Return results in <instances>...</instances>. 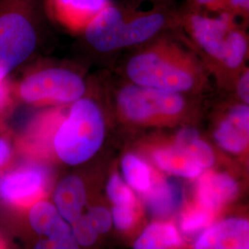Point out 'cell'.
Wrapping results in <instances>:
<instances>
[{"label": "cell", "instance_id": "obj_6", "mask_svg": "<svg viewBox=\"0 0 249 249\" xmlns=\"http://www.w3.org/2000/svg\"><path fill=\"white\" fill-rule=\"evenodd\" d=\"M126 17L117 6L108 5L84 28L85 40L102 53L122 48V36Z\"/></svg>", "mask_w": 249, "mask_h": 249}, {"label": "cell", "instance_id": "obj_3", "mask_svg": "<svg viewBox=\"0 0 249 249\" xmlns=\"http://www.w3.org/2000/svg\"><path fill=\"white\" fill-rule=\"evenodd\" d=\"M106 138L104 114L92 99L82 98L71 104L68 116L53 137V150L58 159L71 166L92 158Z\"/></svg>", "mask_w": 249, "mask_h": 249}, {"label": "cell", "instance_id": "obj_22", "mask_svg": "<svg viewBox=\"0 0 249 249\" xmlns=\"http://www.w3.org/2000/svg\"><path fill=\"white\" fill-rule=\"evenodd\" d=\"M107 195L115 206L136 207V198L132 190L118 174H113L107 183Z\"/></svg>", "mask_w": 249, "mask_h": 249}, {"label": "cell", "instance_id": "obj_10", "mask_svg": "<svg viewBox=\"0 0 249 249\" xmlns=\"http://www.w3.org/2000/svg\"><path fill=\"white\" fill-rule=\"evenodd\" d=\"M214 139L224 151L239 154L246 151L249 142V107L239 104L231 107L218 124Z\"/></svg>", "mask_w": 249, "mask_h": 249}, {"label": "cell", "instance_id": "obj_27", "mask_svg": "<svg viewBox=\"0 0 249 249\" xmlns=\"http://www.w3.org/2000/svg\"><path fill=\"white\" fill-rule=\"evenodd\" d=\"M112 221L118 230H127L135 221V207L115 206L112 210Z\"/></svg>", "mask_w": 249, "mask_h": 249}, {"label": "cell", "instance_id": "obj_13", "mask_svg": "<svg viewBox=\"0 0 249 249\" xmlns=\"http://www.w3.org/2000/svg\"><path fill=\"white\" fill-rule=\"evenodd\" d=\"M53 202L63 219L71 225L83 213L87 203V191L83 180L78 176H68L53 191Z\"/></svg>", "mask_w": 249, "mask_h": 249}, {"label": "cell", "instance_id": "obj_19", "mask_svg": "<svg viewBox=\"0 0 249 249\" xmlns=\"http://www.w3.org/2000/svg\"><path fill=\"white\" fill-rule=\"evenodd\" d=\"M174 143L187 150L203 171L213 165L215 162L213 151L212 147L200 138L196 129L192 127L181 129Z\"/></svg>", "mask_w": 249, "mask_h": 249}, {"label": "cell", "instance_id": "obj_18", "mask_svg": "<svg viewBox=\"0 0 249 249\" xmlns=\"http://www.w3.org/2000/svg\"><path fill=\"white\" fill-rule=\"evenodd\" d=\"M180 245L181 238L174 224L152 223L136 240L133 249H170Z\"/></svg>", "mask_w": 249, "mask_h": 249}, {"label": "cell", "instance_id": "obj_7", "mask_svg": "<svg viewBox=\"0 0 249 249\" xmlns=\"http://www.w3.org/2000/svg\"><path fill=\"white\" fill-rule=\"evenodd\" d=\"M231 13L223 12L216 18L194 13L187 18V25L195 42L205 53L222 61L228 33L232 29Z\"/></svg>", "mask_w": 249, "mask_h": 249}, {"label": "cell", "instance_id": "obj_26", "mask_svg": "<svg viewBox=\"0 0 249 249\" xmlns=\"http://www.w3.org/2000/svg\"><path fill=\"white\" fill-rule=\"evenodd\" d=\"M33 249H80V246L71 232L58 236L42 238L36 243Z\"/></svg>", "mask_w": 249, "mask_h": 249}, {"label": "cell", "instance_id": "obj_1", "mask_svg": "<svg viewBox=\"0 0 249 249\" xmlns=\"http://www.w3.org/2000/svg\"><path fill=\"white\" fill-rule=\"evenodd\" d=\"M125 72L133 84L181 94L199 89L205 80L203 69L196 57L167 41L134 54Z\"/></svg>", "mask_w": 249, "mask_h": 249}, {"label": "cell", "instance_id": "obj_30", "mask_svg": "<svg viewBox=\"0 0 249 249\" xmlns=\"http://www.w3.org/2000/svg\"><path fill=\"white\" fill-rule=\"evenodd\" d=\"M193 3L198 7H206L210 9H226V0H193Z\"/></svg>", "mask_w": 249, "mask_h": 249}, {"label": "cell", "instance_id": "obj_17", "mask_svg": "<svg viewBox=\"0 0 249 249\" xmlns=\"http://www.w3.org/2000/svg\"><path fill=\"white\" fill-rule=\"evenodd\" d=\"M28 222L36 234L53 237L71 233V227L67 223L54 205L41 200L33 205L28 213Z\"/></svg>", "mask_w": 249, "mask_h": 249}, {"label": "cell", "instance_id": "obj_23", "mask_svg": "<svg viewBox=\"0 0 249 249\" xmlns=\"http://www.w3.org/2000/svg\"><path fill=\"white\" fill-rule=\"evenodd\" d=\"M213 212L206 210L199 205L187 212L181 218L180 228L187 234H192L204 229L212 222Z\"/></svg>", "mask_w": 249, "mask_h": 249}, {"label": "cell", "instance_id": "obj_5", "mask_svg": "<svg viewBox=\"0 0 249 249\" xmlns=\"http://www.w3.org/2000/svg\"><path fill=\"white\" fill-rule=\"evenodd\" d=\"M86 92V83L75 71L49 68L25 77L18 86V95L27 104H73Z\"/></svg>", "mask_w": 249, "mask_h": 249}, {"label": "cell", "instance_id": "obj_28", "mask_svg": "<svg viewBox=\"0 0 249 249\" xmlns=\"http://www.w3.org/2000/svg\"><path fill=\"white\" fill-rule=\"evenodd\" d=\"M237 94L243 104H249V71L246 70L237 82Z\"/></svg>", "mask_w": 249, "mask_h": 249}, {"label": "cell", "instance_id": "obj_20", "mask_svg": "<svg viewBox=\"0 0 249 249\" xmlns=\"http://www.w3.org/2000/svg\"><path fill=\"white\" fill-rule=\"evenodd\" d=\"M121 169L125 183L141 194L151 187L155 178L147 162L132 153H127L123 157Z\"/></svg>", "mask_w": 249, "mask_h": 249}, {"label": "cell", "instance_id": "obj_4", "mask_svg": "<svg viewBox=\"0 0 249 249\" xmlns=\"http://www.w3.org/2000/svg\"><path fill=\"white\" fill-rule=\"evenodd\" d=\"M120 116L134 124L173 123L187 114V103L181 93L131 84L116 96Z\"/></svg>", "mask_w": 249, "mask_h": 249}, {"label": "cell", "instance_id": "obj_11", "mask_svg": "<svg viewBox=\"0 0 249 249\" xmlns=\"http://www.w3.org/2000/svg\"><path fill=\"white\" fill-rule=\"evenodd\" d=\"M196 194L200 207L215 213L236 197L238 185L228 174L207 172L198 177Z\"/></svg>", "mask_w": 249, "mask_h": 249}, {"label": "cell", "instance_id": "obj_16", "mask_svg": "<svg viewBox=\"0 0 249 249\" xmlns=\"http://www.w3.org/2000/svg\"><path fill=\"white\" fill-rule=\"evenodd\" d=\"M167 21L163 12L152 10L126 18L122 36V48L151 40L164 28Z\"/></svg>", "mask_w": 249, "mask_h": 249}, {"label": "cell", "instance_id": "obj_29", "mask_svg": "<svg viewBox=\"0 0 249 249\" xmlns=\"http://www.w3.org/2000/svg\"><path fill=\"white\" fill-rule=\"evenodd\" d=\"M231 12L238 14H248L249 9V0H226V9Z\"/></svg>", "mask_w": 249, "mask_h": 249}, {"label": "cell", "instance_id": "obj_2", "mask_svg": "<svg viewBox=\"0 0 249 249\" xmlns=\"http://www.w3.org/2000/svg\"><path fill=\"white\" fill-rule=\"evenodd\" d=\"M41 26L42 0H0V80L35 55Z\"/></svg>", "mask_w": 249, "mask_h": 249}, {"label": "cell", "instance_id": "obj_24", "mask_svg": "<svg viewBox=\"0 0 249 249\" xmlns=\"http://www.w3.org/2000/svg\"><path fill=\"white\" fill-rule=\"evenodd\" d=\"M71 231L74 239L79 246L82 247H89L93 245L98 238V232L84 214L72 223Z\"/></svg>", "mask_w": 249, "mask_h": 249}, {"label": "cell", "instance_id": "obj_32", "mask_svg": "<svg viewBox=\"0 0 249 249\" xmlns=\"http://www.w3.org/2000/svg\"><path fill=\"white\" fill-rule=\"evenodd\" d=\"M9 89L6 80H0V108L4 107L8 101Z\"/></svg>", "mask_w": 249, "mask_h": 249}, {"label": "cell", "instance_id": "obj_9", "mask_svg": "<svg viewBox=\"0 0 249 249\" xmlns=\"http://www.w3.org/2000/svg\"><path fill=\"white\" fill-rule=\"evenodd\" d=\"M195 249H249V223L231 218L207 228L198 237Z\"/></svg>", "mask_w": 249, "mask_h": 249}, {"label": "cell", "instance_id": "obj_8", "mask_svg": "<svg viewBox=\"0 0 249 249\" xmlns=\"http://www.w3.org/2000/svg\"><path fill=\"white\" fill-rule=\"evenodd\" d=\"M45 170L27 164L0 178V198L9 204H22L40 195L46 185Z\"/></svg>", "mask_w": 249, "mask_h": 249}, {"label": "cell", "instance_id": "obj_31", "mask_svg": "<svg viewBox=\"0 0 249 249\" xmlns=\"http://www.w3.org/2000/svg\"><path fill=\"white\" fill-rule=\"evenodd\" d=\"M10 156V146L7 140L0 139V167L3 166Z\"/></svg>", "mask_w": 249, "mask_h": 249}, {"label": "cell", "instance_id": "obj_15", "mask_svg": "<svg viewBox=\"0 0 249 249\" xmlns=\"http://www.w3.org/2000/svg\"><path fill=\"white\" fill-rule=\"evenodd\" d=\"M152 159L160 170L178 178L192 179L204 172L189 152L176 143L155 150Z\"/></svg>", "mask_w": 249, "mask_h": 249}, {"label": "cell", "instance_id": "obj_25", "mask_svg": "<svg viewBox=\"0 0 249 249\" xmlns=\"http://www.w3.org/2000/svg\"><path fill=\"white\" fill-rule=\"evenodd\" d=\"M84 215L99 234L106 233L112 227L113 221L111 213L104 207H91Z\"/></svg>", "mask_w": 249, "mask_h": 249}, {"label": "cell", "instance_id": "obj_14", "mask_svg": "<svg viewBox=\"0 0 249 249\" xmlns=\"http://www.w3.org/2000/svg\"><path fill=\"white\" fill-rule=\"evenodd\" d=\"M149 212L157 217H167L178 212L183 202V189L175 178H154L151 187L143 193Z\"/></svg>", "mask_w": 249, "mask_h": 249}, {"label": "cell", "instance_id": "obj_21", "mask_svg": "<svg viewBox=\"0 0 249 249\" xmlns=\"http://www.w3.org/2000/svg\"><path fill=\"white\" fill-rule=\"evenodd\" d=\"M248 49L249 45L246 35L232 28L226 37L224 53L221 62L226 69L236 71L244 64Z\"/></svg>", "mask_w": 249, "mask_h": 249}, {"label": "cell", "instance_id": "obj_12", "mask_svg": "<svg viewBox=\"0 0 249 249\" xmlns=\"http://www.w3.org/2000/svg\"><path fill=\"white\" fill-rule=\"evenodd\" d=\"M53 16L74 30L84 29L110 0H47Z\"/></svg>", "mask_w": 249, "mask_h": 249}]
</instances>
